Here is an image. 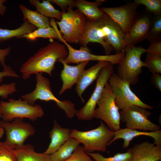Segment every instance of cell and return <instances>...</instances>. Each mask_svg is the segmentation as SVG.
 <instances>
[{
	"mask_svg": "<svg viewBox=\"0 0 161 161\" xmlns=\"http://www.w3.org/2000/svg\"><path fill=\"white\" fill-rule=\"evenodd\" d=\"M51 3L56 4L61 8L62 13L66 12L69 7L73 8L75 7V0H49Z\"/></svg>",
	"mask_w": 161,
	"mask_h": 161,
	"instance_id": "obj_34",
	"label": "cell"
},
{
	"mask_svg": "<svg viewBox=\"0 0 161 161\" xmlns=\"http://www.w3.org/2000/svg\"><path fill=\"white\" fill-rule=\"evenodd\" d=\"M70 131L69 129L61 127L55 120L49 134L50 143L44 153L50 155L57 151L71 137Z\"/></svg>",
	"mask_w": 161,
	"mask_h": 161,
	"instance_id": "obj_20",
	"label": "cell"
},
{
	"mask_svg": "<svg viewBox=\"0 0 161 161\" xmlns=\"http://www.w3.org/2000/svg\"></svg>",
	"mask_w": 161,
	"mask_h": 161,
	"instance_id": "obj_42",
	"label": "cell"
},
{
	"mask_svg": "<svg viewBox=\"0 0 161 161\" xmlns=\"http://www.w3.org/2000/svg\"><path fill=\"white\" fill-rule=\"evenodd\" d=\"M18 28L13 30L3 29L0 27V40L4 41L14 37L20 38L22 36L36 30L37 28L26 20Z\"/></svg>",
	"mask_w": 161,
	"mask_h": 161,
	"instance_id": "obj_23",
	"label": "cell"
},
{
	"mask_svg": "<svg viewBox=\"0 0 161 161\" xmlns=\"http://www.w3.org/2000/svg\"><path fill=\"white\" fill-rule=\"evenodd\" d=\"M22 119L16 118L11 122L0 121V127L6 133L3 143L14 150L21 148L26 140L35 133V128L30 123L24 122Z\"/></svg>",
	"mask_w": 161,
	"mask_h": 161,
	"instance_id": "obj_9",
	"label": "cell"
},
{
	"mask_svg": "<svg viewBox=\"0 0 161 161\" xmlns=\"http://www.w3.org/2000/svg\"><path fill=\"white\" fill-rule=\"evenodd\" d=\"M147 49V53L161 56V41L151 43V44Z\"/></svg>",
	"mask_w": 161,
	"mask_h": 161,
	"instance_id": "obj_36",
	"label": "cell"
},
{
	"mask_svg": "<svg viewBox=\"0 0 161 161\" xmlns=\"http://www.w3.org/2000/svg\"><path fill=\"white\" fill-rule=\"evenodd\" d=\"M105 1L104 0H97L91 2L85 0H75V7L87 20L95 21L102 19L106 15L99 7V6Z\"/></svg>",
	"mask_w": 161,
	"mask_h": 161,
	"instance_id": "obj_19",
	"label": "cell"
},
{
	"mask_svg": "<svg viewBox=\"0 0 161 161\" xmlns=\"http://www.w3.org/2000/svg\"><path fill=\"white\" fill-rule=\"evenodd\" d=\"M86 153L93 159L94 161H130L132 156L130 148L125 153L118 152L113 157H105L99 153Z\"/></svg>",
	"mask_w": 161,
	"mask_h": 161,
	"instance_id": "obj_27",
	"label": "cell"
},
{
	"mask_svg": "<svg viewBox=\"0 0 161 161\" xmlns=\"http://www.w3.org/2000/svg\"><path fill=\"white\" fill-rule=\"evenodd\" d=\"M140 136L149 137L154 140V143L156 145H161V130L154 131H138L137 130L126 128L120 129L114 132V136L108 144L110 145L114 141L118 139L124 140L122 147L123 148H127L130 144V142L134 137Z\"/></svg>",
	"mask_w": 161,
	"mask_h": 161,
	"instance_id": "obj_17",
	"label": "cell"
},
{
	"mask_svg": "<svg viewBox=\"0 0 161 161\" xmlns=\"http://www.w3.org/2000/svg\"><path fill=\"white\" fill-rule=\"evenodd\" d=\"M64 161H94L85 152L83 147L79 145L71 156Z\"/></svg>",
	"mask_w": 161,
	"mask_h": 161,
	"instance_id": "obj_32",
	"label": "cell"
},
{
	"mask_svg": "<svg viewBox=\"0 0 161 161\" xmlns=\"http://www.w3.org/2000/svg\"><path fill=\"white\" fill-rule=\"evenodd\" d=\"M19 7L23 14V20H26L37 28H47L51 27L49 18L37 10H30L23 5H19Z\"/></svg>",
	"mask_w": 161,
	"mask_h": 161,
	"instance_id": "obj_22",
	"label": "cell"
},
{
	"mask_svg": "<svg viewBox=\"0 0 161 161\" xmlns=\"http://www.w3.org/2000/svg\"><path fill=\"white\" fill-rule=\"evenodd\" d=\"M111 64L106 61H98L97 63L84 70L76 84L75 91L82 101L84 102L82 95L87 88L97 78L100 72L104 66Z\"/></svg>",
	"mask_w": 161,
	"mask_h": 161,
	"instance_id": "obj_18",
	"label": "cell"
},
{
	"mask_svg": "<svg viewBox=\"0 0 161 161\" xmlns=\"http://www.w3.org/2000/svg\"><path fill=\"white\" fill-rule=\"evenodd\" d=\"M68 55V50L64 44L51 41L40 48L21 65L20 71L22 78L27 79L32 74L43 72L52 76L55 62L59 59H64Z\"/></svg>",
	"mask_w": 161,
	"mask_h": 161,
	"instance_id": "obj_1",
	"label": "cell"
},
{
	"mask_svg": "<svg viewBox=\"0 0 161 161\" xmlns=\"http://www.w3.org/2000/svg\"><path fill=\"white\" fill-rule=\"evenodd\" d=\"M3 70L0 72V84L2 82L4 78L5 77L19 78L20 76L11 67L6 64L3 66Z\"/></svg>",
	"mask_w": 161,
	"mask_h": 161,
	"instance_id": "obj_35",
	"label": "cell"
},
{
	"mask_svg": "<svg viewBox=\"0 0 161 161\" xmlns=\"http://www.w3.org/2000/svg\"><path fill=\"white\" fill-rule=\"evenodd\" d=\"M29 2L36 8L37 11L44 16L51 19L55 18L59 21L61 20V12L56 9L49 0H43L42 2L38 0H30Z\"/></svg>",
	"mask_w": 161,
	"mask_h": 161,
	"instance_id": "obj_26",
	"label": "cell"
},
{
	"mask_svg": "<svg viewBox=\"0 0 161 161\" xmlns=\"http://www.w3.org/2000/svg\"><path fill=\"white\" fill-rule=\"evenodd\" d=\"M1 115L0 114V118H1Z\"/></svg>",
	"mask_w": 161,
	"mask_h": 161,
	"instance_id": "obj_41",
	"label": "cell"
},
{
	"mask_svg": "<svg viewBox=\"0 0 161 161\" xmlns=\"http://www.w3.org/2000/svg\"><path fill=\"white\" fill-rule=\"evenodd\" d=\"M0 161H17L15 150L1 142Z\"/></svg>",
	"mask_w": 161,
	"mask_h": 161,
	"instance_id": "obj_31",
	"label": "cell"
},
{
	"mask_svg": "<svg viewBox=\"0 0 161 161\" xmlns=\"http://www.w3.org/2000/svg\"><path fill=\"white\" fill-rule=\"evenodd\" d=\"M4 133V129L0 127V139L1 138Z\"/></svg>",
	"mask_w": 161,
	"mask_h": 161,
	"instance_id": "obj_40",
	"label": "cell"
},
{
	"mask_svg": "<svg viewBox=\"0 0 161 161\" xmlns=\"http://www.w3.org/2000/svg\"><path fill=\"white\" fill-rule=\"evenodd\" d=\"M120 112L121 120L125 123L126 128L145 131H156L160 129V126L149 119L151 113L145 108L134 106L123 109Z\"/></svg>",
	"mask_w": 161,
	"mask_h": 161,
	"instance_id": "obj_11",
	"label": "cell"
},
{
	"mask_svg": "<svg viewBox=\"0 0 161 161\" xmlns=\"http://www.w3.org/2000/svg\"><path fill=\"white\" fill-rule=\"evenodd\" d=\"M70 134L84 145L83 147L86 152H105L114 137V132L101 121L99 126L95 129L86 131L74 129L71 130Z\"/></svg>",
	"mask_w": 161,
	"mask_h": 161,
	"instance_id": "obj_3",
	"label": "cell"
},
{
	"mask_svg": "<svg viewBox=\"0 0 161 161\" xmlns=\"http://www.w3.org/2000/svg\"><path fill=\"white\" fill-rule=\"evenodd\" d=\"M139 5L133 1L119 7L100 8L120 27L125 35L137 18V10Z\"/></svg>",
	"mask_w": 161,
	"mask_h": 161,
	"instance_id": "obj_13",
	"label": "cell"
},
{
	"mask_svg": "<svg viewBox=\"0 0 161 161\" xmlns=\"http://www.w3.org/2000/svg\"><path fill=\"white\" fill-rule=\"evenodd\" d=\"M80 143L71 137L57 151L49 155V161H64L69 158Z\"/></svg>",
	"mask_w": 161,
	"mask_h": 161,
	"instance_id": "obj_24",
	"label": "cell"
},
{
	"mask_svg": "<svg viewBox=\"0 0 161 161\" xmlns=\"http://www.w3.org/2000/svg\"><path fill=\"white\" fill-rule=\"evenodd\" d=\"M50 24L51 26L50 27L37 28L34 31L22 36L20 38H24L32 41L35 40L39 38L58 39V29L55 19H51Z\"/></svg>",
	"mask_w": 161,
	"mask_h": 161,
	"instance_id": "obj_25",
	"label": "cell"
},
{
	"mask_svg": "<svg viewBox=\"0 0 161 161\" xmlns=\"http://www.w3.org/2000/svg\"><path fill=\"white\" fill-rule=\"evenodd\" d=\"M35 75L36 84L35 89L31 92L22 95L21 98L32 106L35 104L37 100L46 102L53 101L64 111L68 118L71 119L74 117L78 111L75 108L74 104L69 100H61L58 99L52 91L49 80L43 76L42 73Z\"/></svg>",
	"mask_w": 161,
	"mask_h": 161,
	"instance_id": "obj_2",
	"label": "cell"
},
{
	"mask_svg": "<svg viewBox=\"0 0 161 161\" xmlns=\"http://www.w3.org/2000/svg\"><path fill=\"white\" fill-rule=\"evenodd\" d=\"M134 1L139 5H144L148 10L156 16L161 15V0H135Z\"/></svg>",
	"mask_w": 161,
	"mask_h": 161,
	"instance_id": "obj_30",
	"label": "cell"
},
{
	"mask_svg": "<svg viewBox=\"0 0 161 161\" xmlns=\"http://www.w3.org/2000/svg\"><path fill=\"white\" fill-rule=\"evenodd\" d=\"M130 161H160L161 145L145 141L133 145L130 148Z\"/></svg>",
	"mask_w": 161,
	"mask_h": 161,
	"instance_id": "obj_16",
	"label": "cell"
},
{
	"mask_svg": "<svg viewBox=\"0 0 161 161\" xmlns=\"http://www.w3.org/2000/svg\"><path fill=\"white\" fill-rule=\"evenodd\" d=\"M161 15L156 16L152 21L146 38L151 43L161 41Z\"/></svg>",
	"mask_w": 161,
	"mask_h": 161,
	"instance_id": "obj_28",
	"label": "cell"
},
{
	"mask_svg": "<svg viewBox=\"0 0 161 161\" xmlns=\"http://www.w3.org/2000/svg\"><path fill=\"white\" fill-rule=\"evenodd\" d=\"M114 97L115 104L119 109L122 110L134 106L152 109V106L142 101L131 90L130 84L113 73L108 80Z\"/></svg>",
	"mask_w": 161,
	"mask_h": 161,
	"instance_id": "obj_8",
	"label": "cell"
},
{
	"mask_svg": "<svg viewBox=\"0 0 161 161\" xmlns=\"http://www.w3.org/2000/svg\"><path fill=\"white\" fill-rule=\"evenodd\" d=\"M1 42L0 40V44ZM11 48L10 47L1 49L0 48V64L3 66L6 65L5 61L6 57L8 55L10 52Z\"/></svg>",
	"mask_w": 161,
	"mask_h": 161,
	"instance_id": "obj_38",
	"label": "cell"
},
{
	"mask_svg": "<svg viewBox=\"0 0 161 161\" xmlns=\"http://www.w3.org/2000/svg\"><path fill=\"white\" fill-rule=\"evenodd\" d=\"M58 39L66 46L68 55L64 59L68 64H79L83 62L90 61H103L109 62L112 65L118 64L123 59L125 52L114 55H100L91 53L87 47L81 46L79 49L73 47L63 39L60 31H58Z\"/></svg>",
	"mask_w": 161,
	"mask_h": 161,
	"instance_id": "obj_10",
	"label": "cell"
},
{
	"mask_svg": "<svg viewBox=\"0 0 161 161\" xmlns=\"http://www.w3.org/2000/svg\"><path fill=\"white\" fill-rule=\"evenodd\" d=\"M15 151L17 161H49V155L36 152L31 144L24 145Z\"/></svg>",
	"mask_w": 161,
	"mask_h": 161,
	"instance_id": "obj_21",
	"label": "cell"
},
{
	"mask_svg": "<svg viewBox=\"0 0 161 161\" xmlns=\"http://www.w3.org/2000/svg\"><path fill=\"white\" fill-rule=\"evenodd\" d=\"M56 22L63 39L67 43L79 44L84 33L86 18L77 9L68 8Z\"/></svg>",
	"mask_w": 161,
	"mask_h": 161,
	"instance_id": "obj_7",
	"label": "cell"
},
{
	"mask_svg": "<svg viewBox=\"0 0 161 161\" xmlns=\"http://www.w3.org/2000/svg\"><path fill=\"white\" fill-rule=\"evenodd\" d=\"M93 117L104 122L112 131H116L120 129V115L115 103L111 86L107 83L97 101Z\"/></svg>",
	"mask_w": 161,
	"mask_h": 161,
	"instance_id": "obj_6",
	"label": "cell"
},
{
	"mask_svg": "<svg viewBox=\"0 0 161 161\" xmlns=\"http://www.w3.org/2000/svg\"><path fill=\"white\" fill-rule=\"evenodd\" d=\"M44 111L38 104L32 106L21 98L10 99L7 102L0 101V114L2 120L11 122L15 119L27 118L34 121L43 116Z\"/></svg>",
	"mask_w": 161,
	"mask_h": 161,
	"instance_id": "obj_5",
	"label": "cell"
},
{
	"mask_svg": "<svg viewBox=\"0 0 161 161\" xmlns=\"http://www.w3.org/2000/svg\"><path fill=\"white\" fill-rule=\"evenodd\" d=\"M7 1L6 0H0V15L2 16L4 15L7 9V7L4 5V3Z\"/></svg>",
	"mask_w": 161,
	"mask_h": 161,
	"instance_id": "obj_39",
	"label": "cell"
},
{
	"mask_svg": "<svg viewBox=\"0 0 161 161\" xmlns=\"http://www.w3.org/2000/svg\"><path fill=\"white\" fill-rule=\"evenodd\" d=\"M124 52V57L118 64L117 74L130 85H134L139 80V76L142 72V68L146 67L141 57L147 52V49L142 46L129 45L126 47Z\"/></svg>",
	"mask_w": 161,
	"mask_h": 161,
	"instance_id": "obj_4",
	"label": "cell"
},
{
	"mask_svg": "<svg viewBox=\"0 0 161 161\" xmlns=\"http://www.w3.org/2000/svg\"><path fill=\"white\" fill-rule=\"evenodd\" d=\"M144 62L146 67L152 74L161 73V56L146 53Z\"/></svg>",
	"mask_w": 161,
	"mask_h": 161,
	"instance_id": "obj_29",
	"label": "cell"
},
{
	"mask_svg": "<svg viewBox=\"0 0 161 161\" xmlns=\"http://www.w3.org/2000/svg\"><path fill=\"white\" fill-rule=\"evenodd\" d=\"M152 21L146 16L137 17L129 31L124 35L126 46L135 45L146 38Z\"/></svg>",
	"mask_w": 161,
	"mask_h": 161,
	"instance_id": "obj_15",
	"label": "cell"
},
{
	"mask_svg": "<svg viewBox=\"0 0 161 161\" xmlns=\"http://www.w3.org/2000/svg\"><path fill=\"white\" fill-rule=\"evenodd\" d=\"M114 67L111 64L104 66L100 70L94 90L85 105L76 114L79 120H89L93 118L97 103L100 98L104 88L114 72Z\"/></svg>",
	"mask_w": 161,
	"mask_h": 161,
	"instance_id": "obj_12",
	"label": "cell"
},
{
	"mask_svg": "<svg viewBox=\"0 0 161 161\" xmlns=\"http://www.w3.org/2000/svg\"><path fill=\"white\" fill-rule=\"evenodd\" d=\"M57 62L61 63L63 66V69L60 74L63 84L59 93L60 95H61L65 91L71 89L76 84L89 61L83 62L75 66L69 65L65 62L64 59L62 58L59 59Z\"/></svg>",
	"mask_w": 161,
	"mask_h": 161,
	"instance_id": "obj_14",
	"label": "cell"
},
{
	"mask_svg": "<svg viewBox=\"0 0 161 161\" xmlns=\"http://www.w3.org/2000/svg\"><path fill=\"white\" fill-rule=\"evenodd\" d=\"M151 81L157 89L161 92V75L160 73H153L151 78Z\"/></svg>",
	"mask_w": 161,
	"mask_h": 161,
	"instance_id": "obj_37",
	"label": "cell"
},
{
	"mask_svg": "<svg viewBox=\"0 0 161 161\" xmlns=\"http://www.w3.org/2000/svg\"><path fill=\"white\" fill-rule=\"evenodd\" d=\"M16 91V84L14 82L0 85V97L3 99L7 98L9 95Z\"/></svg>",
	"mask_w": 161,
	"mask_h": 161,
	"instance_id": "obj_33",
	"label": "cell"
}]
</instances>
